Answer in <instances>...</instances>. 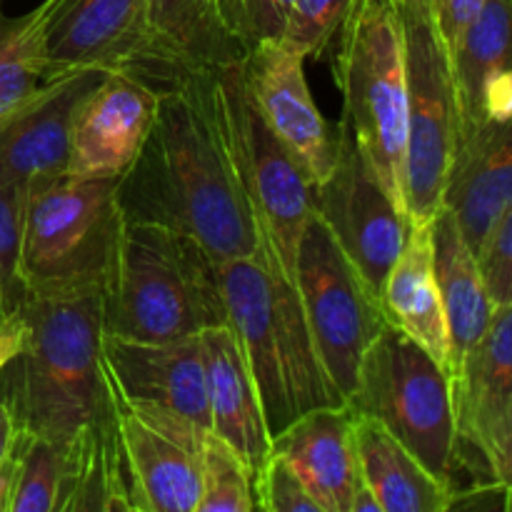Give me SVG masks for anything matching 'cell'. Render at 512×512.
Returning a JSON list of instances; mask_svg holds the SVG:
<instances>
[{"label": "cell", "instance_id": "7c38bea8", "mask_svg": "<svg viewBox=\"0 0 512 512\" xmlns=\"http://www.w3.org/2000/svg\"><path fill=\"white\" fill-rule=\"evenodd\" d=\"M103 360L118 398L160 430L198 448L213 433L200 335L165 343L103 335Z\"/></svg>", "mask_w": 512, "mask_h": 512}, {"label": "cell", "instance_id": "5bb4252c", "mask_svg": "<svg viewBox=\"0 0 512 512\" xmlns=\"http://www.w3.org/2000/svg\"><path fill=\"white\" fill-rule=\"evenodd\" d=\"M225 325L233 330L253 383L258 388L270 438L295 420L285 380L283 348L273 305V278L260 255L218 263Z\"/></svg>", "mask_w": 512, "mask_h": 512}, {"label": "cell", "instance_id": "2e32d148", "mask_svg": "<svg viewBox=\"0 0 512 512\" xmlns=\"http://www.w3.org/2000/svg\"><path fill=\"white\" fill-rule=\"evenodd\" d=\"M103 70H80L43 83L0 125V185H35L68 170L70 130Z\"/></svg>", "mask_w": 512, "mask_h": 512}, {"label": "cell", "instance_id": "4fadbf2b", "mask_svg": "<svg viewBox=\"0 0 512 512\" xmlns=\"http://www.w3.org/2000/svg\"><path fill=\"white\" fill-rule=\"evenodd\" d=\"M243 78L265 123L303 165L313 185L320 183L335 163L338 128L320 115L310 95L305 55L288 40H268L245 53Z\"/></svg>", "mask_w": 512, "mask_h": 512}, {"label": "cell", "instance_id": "f546056e", "mask_svg": "<svg viewBox=\"0 0 512 512\" xmlns=\"http://www.w3.org/2000/svg\"><path fill=\"white\" fill-rule=\"evenodd\" d=\"M28 185H0V315H18L28 300L20 253Z\"/></svg>", "mask_w": 512, "mask_h": 512}, {"label": "cell", "instance_id": "f35d334b", "mask_svg": "<svg viewBox=\"0 0 512 512\" xmlns=\"http://www.w3.org/2000/svg\"><path fill=\"white\" fill-rule=\"evenodd\" d=\"M505 510H510V512H512V495L508 498V503H505Z\"/></svg>", "mask_w": 512, "mask_h": 512}, {"label": "cell", "instance_id": "d590c367", "mask_svg": "<svg viewBox=\"0 0 512 512\" xmlns=\"http://www.w3.org/2000/svg\"><path fill=\"white\" fill-rule=\"evenodd\" d=\"M485 5H488V0H430L433 20L448 53Z\"/></svg>", "mask_w": 512, "mask_h": 512}, {"label": "cell", "instance_id": "7a4b0ae2", "mask_svg": "<svg viewBox=\"0 0 512 512\" xmlns=\"http://www.w3.org/2000/svg\"><path fill=\"white\" fill-rule=\"evenodd\" d=\"M105 293L28 295L25 338L0 370V400L20 435L70 443L80 430L115 425V393L103 360Z\"/></svg>", "mask_w": 512, "mask_h": 512}, {"label": "cell", "instance_id": "836d02e7", "mask_svg": "<svg viewBox=\"0 0 512 512\" xmlns=\"http://www.w3.org/2000/svg\"><path fill=\"white\" fill-rule=\"evenodd\" d=\"M478 265L483 273L493 305H505L512 300V205L495 220L488 238L478 250Z\"/></svg>", "mask_w": 512, "mask_h": 512}, {"label": "cell", "instance_id": "ffe728a7", "mask_svg": "<svg viewBox=\"0 0 512 512\" xmlns=\"http://www.w3.org/2000/svg\"><path fill=\"white\" fill-rule=\"evenodd\" d=\"M512 205V118L488 120L455 148L443 208L478 255L495 220Z\"/></svg>", "mask_w": 512, "mask_h": 512}, {"label": "cell", "instance_id": "30bf717a", "mask_svg": "<svg viewBox=\"0 0 512 512\" xmlns=\"http://www.w3.org/2000/svg\"><path fill=\"white\" fill-rule=\"evenodd\" d=\"M43 83L80 70H123L158 95L185 80L158 53L148 0H43Z\"/></svg>", "mask_w": 512, "mask_h": 512}, {"label": "cell", "instance_id": "8992f818", "mask_svg": "<svg viewBox=\"0 0 512 512\" xmlns=\"http://www.w3.org/2000/svg\"><path fill=\"white\" fill-rule=\"evenodd\" d=\"M333 68L345 100L343 120L405 213L408 75L395 0H353L340 25Z\"/></svg>", "mask_w": 512, "mask_h": 512}, {"label": "cell", "instance_id": "e575fe53", "mask_svg": "<svg viewBox=\"0 0 512 512\" xmlns=\"http://www.w3.org/2000/svg\"><path fill=\"white\" fill-rule=\"evenodd\" d=\"M483 460V473L488 483L500 485L505 495H512V398L500 410L495 423L490 425L488 435L483 440L480 450ZM508 503V500H505Z\"/></svg>", "mask_w": 512, "mask_h": 512}, {"label": "cell", "instance_id": "9c48e42d", "mask_svg": "<svg viewBox=\"0 0 512 512\" xmlns=\"http://www.w3.org/2000/svg\"><path fill=\"white\" fill-rule=\"evenodd\" d=\"M295 288L320 365L335 393L348 403L365 350L383 333L388 318L378 295L315 213L300 235Z\"/></svg>", "mask_w": 512, "mask_h": 512}, {"label": "cell", "instance_id": "8d00e7d4", "mask_svg": "<svg viewBox=\"0 0 512 512\" xmlns=\"http://www.w3.org/2000/svg\"><path fill=\"white\" fill-rule=\"evenodd\" d=\"M25 338L23 315H0V370L20 350Z\"/></svg>", "mask_w": 512, "mask_h": 512}, {"label": "cell", "instance_id": "f1b7e54d", "mask_svg": "<svg viewBox=\"0 0 512 512\" xmlns=\"http://www.w3.org/2000/svg\"><path fill=\"white\" fill-rule=\"evenodd\" d=\"M200 475H203V498L198 512L258 510L253 473L245 460L215 433L205 435L200 445Z\"/></svg>", "mask_w": 512, "mask_h": 512}, {"label": "cell", "instance_id": "d6a6232c", "mask_svg": "<svg viewBox=\"0 0 512 512\" xmlns=\"http://www.w3.org/2000/svg\"><path fill=\"white\" fill-rule=\"evenodd\" d=\"M253 490L255 505L263 512H323L298 473L275 453L255 475Z\"/></svg>", "mask_w": 512, "mask_h": 512}, {"label": "cell", "instance_id": "5b68a950", "mask_svg": "<svg viewBox=\"0 0 512 512\" xmlns=\"http://www.w3.org/2000/svg\"><path fill=\"white\" fill-rule=\"evenodd\" d=\"M118 180L63 173L28 185L20 253L28 295L105 293L125 223Z\"/></svg>", "mask_w": 512, "mask_h": 512}, {"label": "cell", "instance_id": "3957f363", "mask_svg": "<svg viewBox=\"0 0 512 512\" xmlns=\"http://www.w3.org/2000/svg\"><path fill=\"white\" fill-rule=\"evenodd\" d=\"M245 195L270 275L295 283V258L313 218V180L273 133L243 78V58L190 73Z\"/></svg>", "mask_w": 512, "mask_h": 512}, {"label": "cell", "instance_id": "52a82bcc", "mask_svg": "<svg viewBox=\"0 0 512 512\" xmlns=\"http://www.w3.org/2000/svg\"><path fill=\"white\" fill-rule=\"evenodd\" d=\"M348 405L378 420L435 478L460 490L458 428L450 375L415 340L385 325L360 363Z\"/></svg>", "mask_w": 512, "mask_h": 512}, {"label": "cell", "instance_id": "ac0fdd59", "mask_svg": "<svg viewBox=\"0 0 512 512\" xmlns=\"http://www.w3.org/2000/svg\"><path fill=\"white\" fill-rule=\"evenodd\" d=\"M110 378V375H108ZM115 393V388H113ZM120 450L130 480L135 510L198 512L203 498L200 448L135 413L115 393Z\"/></svg>", "mask_w": 512, "mask_h": 512}, {"label": "cell", "instance_id": "cb8c5ba5", "mask_svg": "<svg viewBox=\"0 0 512 512\" xmlns=\"http://www.w3.org/2000/svg\"><path fill=\"white\" fill-rule=\"evenodd\" d=\"M360 475L383 512H448L453 490L440 483L390 430L353 413Z\"/></svg>", "mask_w": 512, "mask_h": 512}, {"label": "cell", "instance_id": "9a60e30c", "mask_svg": "<svg viewBox=\"0 0 512 512\" xmlns=\"http://www.w3.org/2000/svg\"><path fill=\"white\" fill-rule=\"evenodd\" d=\"M160 95L135 75L110 70L85 95L70 130V175L120 178L155 123Z\"/></svg>", "mask_w": 512, "mask_h": 512}, {"label": "cell", "instance_id": "d6986e66", "mask_svg": "<svg viewBox=\"0 0 512 512\" xmlns=\"http://www.w3.org/2000/svg\"><path fill=\"white\" fill-rule=\"evenodd\" d=\"M450 383L460 473L465 470L473 475L475 485L488 483L480 450L490 425L512 398V300L495 308L493 320L465 355Z\"/></svg>", "mask_w": 512, "mask_h": 512}, {"label": "cell", "instance_id": "1f68e13d", "mask_svg": "<svg viewBox=\"0 0 512 512\" xmlns=\"http://www.w3.org/2000/svg\"><path fill=\"white\" fill-rule=\"evenodd\" d=\"M295 0H220V15L243 53L255 45L280 40L288 28Z\"/></svg>", "mask_w": 512, "mask_h": 512}, {"label": "cell", "instance_id": "7402d4cb", "mask_svg": "<svg viewBox=\"0 0 512 512\" xmlns=\"http://www.w3.org/2000/svg\"><path fill=\"white\" fill-rule=\"evenodd\" d=\"M380 303L388 323L415 340L450 375V338L435 275L430 223L408 225L403 250L380 290Z\"/></svg>", "mask_w": 512, "mask_h": 512}, {"label": "cell", "instance_id": "603a6c76", "mask_svg": "<svg viewBox=\"0 0 512 512\" xmlns=\"http://www.w3.org/2000/svg\"><path fill=\"white\" fill-rule=\"evenodd\" d=\"M430 235H433L435 275H438L445 323H448L450 378H453L465 355L493 320L495 305L485 288L478 258L465 243L458 220L448 208H440L438 215L430 220Z\"/></svg>", "mask_w": 512, "mask_h": 512}, {"label": "cell", "instance_id": "277c9868", "mask_svg": "<svg viewBox=\"0 0 512 512\" xmlns=\"http://www.w3.org/2000/svg\"><path fill=\"white\" fill-rule=\"evenodd\" d=\"M105 335L145 343L200 335L225 325L218 260L193 238L125 220L105 288Z\"/></svg>", "mask_w": 512, "mask_h": 512}, {"label": "cell", "instance_id": "ab89813d", "mask_svg": "<svg viewBox=\"0 0 512 512\" xmlns=\"http://www.w3.org/2000/svg\"><path fill=\"white\" fill-rule=\"evenodd\" d=\"M428 3H430V0H428Z\"/></svg>", "mask_w": 512, "mask_h": 512}, {"label": "cell", "instance_id": "74e56055", "mask_svg": "<svg viewBox=\"0 0 512 512\" xmlns=\"http://www.w3.org/2000/svg\"><path fill=\"white\" fill-rule=\"evenodd\" d=\"M15 438H18V428H15L13 413H10V408L5 405V400H0V470H3L10 453H13Z\"/></svg>", "mask_w": 512, "mask_h": 512}, {"label": "cell", "instance_id": "d4e9b609", "mask_svg": "<svg viewBox=\"0 0 512 512\" xmlns=\"http://www.w3.org/2000/svg\"><path fill=\"white\" fill-rule=\"evenodd\" d=\"M448 55L458 100L460 143L488 123L485 95L490 83L512 70V0H488Z\"/></svg>", "mask_w": 512, "mask_h": 512}, {"label": "cell", "instance_id": "e0dca14e", "mask_svg": "<svg viewBox=\"0 0 512 512\" xmlns=\"http://www.w3.org/2000/svg\"><path fill=\"white\" fill-rule=\"evenodd\" d=\"M298 473L323 512H350L363 485L355 445V418L348 405H323L298 415L270 445Z\"/></svg>", "mask_w": 512, "mask_h": 512}, {"label": "cell", "instance_id": "8fae6325", "mask_svg": "<svg viewBox=\"0 0 512 512\" xmlns=\"http://www.w3.org/2000/svg\"><path fill=\"white\" fill-rule=\"evenodd\" d=\"M330 173L313 190V213L345 258L380 298L385 278L408 235V218L365 158L350 125L340 118Z\"/></svg>", "mask_w": 512, "mask_h": 512}, {"label": "cell", "instance_id": "44dd1931", "mask_svg": "<svg viewBox=\"0 0 512 512\" xmlns=\"http://www.w3.org/2000/svg\"><path fill=\"white\" fill-rule=\"evenodd\" d=\"M200 340L208 383L210 428L245 460L255 483V475L270 458L273 445L258 388L228 325L203 330Z\"/></svg>", "mask_w": 512, "mask_h": 512}, {"label": "cell", "instance_id": "484cf974", "mask_svg": "<svg viewBox=\"0 0 512 512\" xmlns=\"http://www.w3.org/2000/svg\"><path fill=\"white\" fill-rule=\"evenodd\" d=\"M158 53L188 78L198 70L245 58L220 15V0H148Z\"/></svg>", "mask_w": 512, "mask_h": 512}, {"label": "cell", "instance_id": "6da1fadb", "mask_svg": "<svg viewBox=\"0 0 512 512\" xmlns=\"http://www.w3.org/2000/svg\"><path fill=\"white\" fill-rule=\"evenodd\" d=\"M118 208L123 220L188 235L218 263L263 258L253 215L190 75L160 95L148 140L118 180Z\"/></svg>", "mask_w": 512, "mask_h": 512}, {"label": "cell", "instance_id": "83f0119b", "mask_svg": "<svg viewBox=\"0 0 512 512\" xmlns=\"http://www.w3.org/2000/svg\"><path fill=\"white\" fill-rule=\"evenodd\" d=\"M65 448L68 443L18 433L13 448L15 480L8 512H58Z\"/></svg>", "mask_w": 512, "mask_h": 512}, {"label": "cell", "instance_id": "ba28073f", "mask_svg": "<svg viewBox=\"0 0 512 512\" xmlns=\"http://www.w3.org/2000/svg\"><path fill=\"white\" fill-rule=\"evenodd\" d=\"M403 20L408 75L405 218L430 223L443 208L445 180L458 148V100L450 55L428 0H395Z\"/></svg>", "mask_w": 512, "mask_h": 512}, {"label": "cell", "instance_id": "4316f807", "mask_svg": "<svg viewBox=\"0 0 512 512\" xmlns=\"http://www.w3.org/2000/svg\"><path fill=\"white\" fill-rule=\"evenodd\" d=\"M40 35L43 5L25 15H5L0 3V125L43 85Z\"/></svg>", "mask_w": 512, "mask_h": 512}, {"label": "cell", "instance_id": "4dcf8cb0", "mask_svg": "<svg viewBox=\"0 0 512 512\" xmlns=\"http://www.w3.org/2000/svg\"><path fill=\"white\" fill-rule=\"evenodd\" d=\"M350 5L353 0H295L283 40L298 48L305 60L325 58Z\"/></svg>", "mask_w": 512, "mask_h": 512}]
</instances>
